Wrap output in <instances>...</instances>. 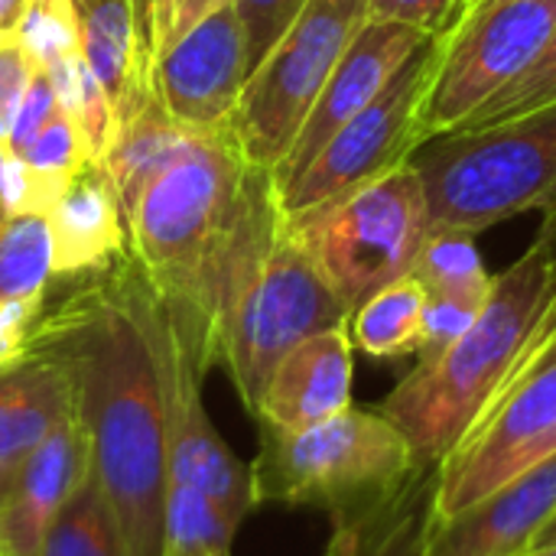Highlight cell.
I'll use <instances>...</instances> for the list:
<instances>
[{
  "mask_svg": "<svg viewBox=\"0 0 556 556\" xmlns=\"http://www.w3.org/2000/svg\"><path fill=\"white\" fill-rule=\"evenodd\" d=\"M349 306L283 222L274 248L228 309L218 365L228 368L241 404L254 414L277 362L303 339L349 326Z\"/></svg>",
  "mask_w": 556,
  "mask_h": 556,
  "instance_id": "obj_7",
  "label": "cell"
},
{
  "mask_svg": "<svg viewBox=\"0 0 556 556\" xmlns=\"http://www.w3.org/2000/svg\"><path fill=\"white\" fill-rule=\"evenodd\" d=\"M414 277L424 283L427 296H450L482 306L492 290V274L476 248V235L466 231H430Z\"/></svg>",
  "mask_w": 556,
  "mask_h": 556,
  "instance_id": "obj_27",
  "label": "cell"
},
{
  "mask_svg": "<svg viewBox=\"0 0 556 556\" xmlns=\"http://www.w3.org/2000/svg\"><path fill=\"white\" fill-rule=\"evenodd\" d=\"M36 556H127L114 508L94 476L65 502Z\"/></svg>",
  "mask_w": 556,
  "mask_h": 556,
  "instance_id": "obj_26",
  "label": "cell"
},
{
  "mask_svg": "<svg viewBox=\"0 0 556 556\" xmlns=\"http://www.w3.org/2000/svg\"><path fill=\"white\" fill-rule=\"evenodd\" d=\"M46 72L55 81L62 108L72 114L75 127L81 130L88 156L94 163H101L108 147L117 137V114H114V104H111L108 91L101 88L94 72L85 65L81 52L65 59V62H59V65H52V68H46Z\"/></svg>",
  "mask_w": 556,
  "mask_h": 556,
  "instance_id": "obj_28",
  "label": "cell"
},
{
  "mask_svg": "<svg viewBox=\"0 0 556 556\" xmlns=\"http://www.w3.org/2000/svg\"><path fill=\"white\" fill-rule=\"evenodd\" d=\"M525 556H556V525Z\"/></svg>",
  "mask_w": 556,
  "mask_h": 556,
  "instance_id": "obj_42",
  "label": "cell"
},
{
  "mask_svg": "<svg viewBox=\"0 0 556 556\" xmlns=\"http://www.w3.org/2000/svg\"><path fill=\"white\" fill-rule=\"evenodd\" d=\"M339 300L355 313L381 287L410 277L430 238V212L407 163L336 202L287 218Z\"/></svg>",
  "mask_w": 556,
  "mask_h": 556,
  "instance_id": "obj_6",
  "label": "cell"
},
{
  "mask_svg": "<svg viewBox=\"0 0 556 556\" xmlns=\"http://www.w3.org/2000/svg\"><path fill=\"white\" fill-rule=\"evenodd\" d=\"M78 26V52L108 91L117 127L150 98V81L140 59L130 0H72Z\"/></svg>",
  "mask_w": 556,
  "mask_h": 556,
  "instance_id": "obj_21",
  "label": "cell"
},
{
  "mask_svg": "<svg viewBox=\"0 0 556 556\" xmlns=\"http://www.w3.org/2000/svg\"><path fill=\"white\" fill-rule=\"evenodd\" d=\"M55 280L52 235L42 212H0V303L39 300Z\"/></svg>",
  "mask_w": 556,
  "mask_h": 556,
  "instance_id": "obj_25",
  "label": "cell"
},
{
  "mask_svg": "<svg viewBox=\"0 0 556 556\" xmlns=\"http://www.w3.org/2000/svg\"><path fill=\"white\" fill-rule=\"evenodd\" d=\"M244 81V29L235 3L212 10L169 42L150 75L166 111L192 130L231 124Z\"/></svg>",
  "mask_w": 556,
  "mask_h": 556,
  "instance_id": "obj_12",
  "label": "cell"
},
{
  "mask_svg": "<svg viewBox=\"0 0 556 556\" xmlns=\"http://www.w3.org/2000/svg\"><path fill=\"white\" fill-rule=\"evenodd\" d=\"M55 280L104 270L130 251L127 218L108 169L88 160L46 208ZM52 280V283H55Z\"/></svg>",
  "mask_w": 556,
  "mask_h": 556,
  "instance_id": "obj_19",
  "label": "cell"
},
{
  "mask_svg": "<svg viewBox=\"0 0 556 556\" xmlns=\"http://www.w3.org/2000/svg\"><path fill=\"white\" fill-rule=\"evenodd\" d=\"M466 10L469 0H371V16L414 26L427 39H446Z\"/></svg>",
  "mask_w": 556,
  "mask_h": 556,
  "instance_id": "obj_33",
  "label": "cell"
},
{
  "mask_svg": "<svg viewBox=\"0 0 556 556\" xmlns=\"http://www.w3.org/2000/svg\"><path fill=\"white\" fill-rule=\"evenodd\" d=\"M134 7V26H137V42H140V59L147 81L153 75V65L163 52V39L169 29V7L173 0H130Z\"/></svg>",
  "mask_w": 556,
  "mask_h": 556,
  "instance_id": "obj_36",
  "label": "cell"
},
{
  "mask_svg": "<svg viewBox=\"0 0 556 556\" xmlns=\"http://www.w3.org/2000/svg\"><path fill=\"white\" fill-rule=\"evenodd\" d=\"M556 339V261L534 241L492 290L476 323L394 384L378 410L404 433L417 463L440 466Z\"/></svg>",
  "mask_w": 556,
  "mask_h": 556,
  "instance_id": "obj_2",
  "label": "cell"
},
{
  "mask_svg": "<svg viewBox=\"0 0 556 556\" xmlns=\"http://www.w3.org/2000/svg\"><path fill=\"white\" fill-rule=\"evenodd\" d=\"M68 417H75V394L55 355L26 342L0 362V495Z\"/></svg>",
  "mask_w": 556,
  "mask_h": 556,
  "instance_id": "obj_18",
  "label": "cell"
},
{
  "mask_svg": "<svg viewBox=\"0 0 556 556\" xmlns=\"http://www.w3.org/2000/svg\"><path fill=\"white\" fill-rule=\"evenodd\" d=\"M371 16V0H306L267 59L244 81L231 130L251 166L274 169L339 59Z\"/></svg>",
  "mask_w": 556,
  "mask_h": 556,
  "instance_id": "obj_8",
  "label": "cell"
},
{
  "mask_svg": "<svg viewBox=\"0 0 556 556\" xmlns=\"http://www.w3.org/2000/svg\"><path fill=\"white\" fill-rule=\"evenodd\" d=\"M551 456H556V339L437 466L433 521L476 505Z\"/></svg>",
  "mask_w": 556,
  "mask_h": 556,
  "instance_id": "obj_11",
  "label": "cell"
},
{
  "mask_svg": "<svg viewBox=\"0 0 556 556\" xmlns=\"http://www.w3.org/2000/svg\"><path fill=\"white\" fill-rule=\"evenodd\" d=\"M556 0H482L466 10L446 39L424 108L427 140L466 124L485 101L515 81L544 49Z\"/></svg>",
  "mask_w": 556,
  "mask_h": 556,
  "instance_id": "obj_10",
  "label": "cell"
},
{
  "mask_svg": "<svg viewBox=\"0 0 556 556\" xmlns=\"http://www.w3.org/2000/svg\"><path fill=\"white\" fill-rule=\"evenodd\" d=\"M91 476V450L68 417L10 479L0 495V556H36L65 502Z\"/></svg>",
  "mask_w": 556,
  "mask_h": 556,
  "instance_id": "obj_16",
  "label": "cell"
},
{
  "mask_svg": "<svg viewBox=\"0 0 556 556\" xmlns=\"http://www.w3.org/2000/svg\"><path fill=\"white\" fill-rule=\"evenodd\" d=\"M26 342L72 381L91 476L108 495L127 556L163 554L166 362L176 323L127 251L104 270L55 280Z\"/></svg>",
  "mask_w": 556,
  "mask_h": 556,
  "instance_id": "obj_1",
  "label": "cell"
},
{
  "mask_svg": "<svg viewBox=\"0 0 556 556\" xmlns=\"http://www.w3.org/2000/svg\"><path fill=\"white\" fill-rule=\"evenodd\" d=\"M26 0H0V36H16Z\"/></svg>",
  "mask_w": 556,
  "mask_h": 556,
  "instance_id": "obj_39",
  "label": "cell"
},
{
  "mask_svg": "<svg viewBox=\"0 0 556 556\" xmlns=\"http://www.w3.org/2000/svg\"><path fill=\"white\" fill-rule=\"evenodd\" d=\"M59 108H62V101H59V91H55L52 75L36 65L33 81H29V88H26V94L20 101V111L13 117V127L7 134V153H10V160H20L33 147V140L46 130V124L55 117Z\"/></svg>",
  "mask_w": 556,
  "mask_h": 556,
  "instance_id": "obj_32",
  "label": "cell"
},
{
  "mask_svg": "<svg viewBox=\"0 0 556 556\" xmlns=\"http://www.w3.org/2000/svg\"><path fill=\"white\" fill-rule=\"evenodd\" d=\"M440 46V39H424L391 85L316 153L293 186L277 192L287 218L336 202L410 163L427 140L424 108L437 75Z\"/></svg>",
  "mask_w": 556,
  "mask_h": 556,
  "instance_id": "obj_9",
  "label": "cell"
},
{
  "mask_svg": "<svg viewBox=\"0 0 556 556\" xmlns=\"http://www.w3.org/2000/svg\"><path fill=\"white\" fill-rule=\"evenodd\" d=\"M417 466L381 410L349 407L306 430L261 427L251 472L257 505L319 508L332 518L391 492Z\"/></svg>",
  "mask_w": 556,
  "mask_h": 556,
  "instance_id": "obj_5",
  "label": "cell"
},
{
  "mask_svg": "<svg viewBox=\"0 0 556 556\" xmlns=\"http://www.w3.org/2000/svg\"><path fill=\"white\" fill-rule=\"evenodd\" d=\"M306 0H235L241 29H244V72L248 78L296 20Z\"/></svg>",
  "mask_w": 556,
  "mask_h": 556,
  "instance_id": "obj_31",
  "label": "cell"
},
{
  "mask_svg": "<svg viewBox=\"0 0 556 556\" xmlns=\"http://www.w3.org/2000/svg\"><path fill=\"white\" fill-rule=\"evenodd\" d=\"M241 525L199 485L166 479L163 495V554L228 556Z\"/></svg>",
  "mask_w": 556,
  "mask_h": 556,
  "instance_id": "obj_24",
  "label": "cell"
},
{
  "mask_svg": "<svg viewBox=\"0 0 556 556\" xmlns=\"http://www.w3.org/2000/svg\"><path fill=\"white\" fill-rule=\"evenodd\" d=\"M437 466H417L391 492L332 515L326 556H427L433 528Z\"/></svg>",
  "mask_w": 556,
  "mask_h": 556,
  "instance_id": "obj_20",
  "label": "cell"
},
{
  "mask_svg": "<svg viewBox=\"0 0 556 556\" xmlns=\"http://www.w3.org/2000/svg\"><path fill=\"white\" fill-rule=\"evenodd\" d=\"M424 306L427 290L414 274L381 287L349 316L352 345L381 362L417 355Z\"/></svg>",
  "mask_w": 556,
  "mask_h": 556,
  "instance_id": "obj_23",
  "label": "cell"
},
{
  "mask_svg": "<svg viewBox=\"0 0 556 556\" xmlns=\"http://www.w3.org/2000/svg\"><path fill=\"white\" fill-rule=\"evenodd\" d=\"M160 556H189V554H160Z\"/></svg>",
  "mask_w": 556,
  "mask_h": 556,
  "instance_id": "obj_43",
  "label": "cell"
},
{
  "mask_svg": "<svg viewBox=\"0 0 556 556\" xmlns=\"http://www.w3.org/2000/svg\"><path fill=\"white\" fill-rule=\"evenodd\" d=\"M482 306L466 303V300H450V296H427L424 319H420V342H417V358H430L443 352L450 342H456L479 316Z\"/></svg>",
  "mask_w": 556,
  "mask_h": 556,
  "instance_id": "obj_34",
  "label": "cell"
},
{
  "mask_svg": "<svg viewBox=\"0 0 556 556\" xmlns=\"http://www.w3.org/2000/svg\"><path fill=\"white\" fill-rule=\"evenodd\" d=\"M551 104H556V23L544 49L538 52V59L456 130L492 127V124H502V121H511V117H521V114H531V111L551 108Z\"/></svg>",
  "mask_w": 556,
  "mask_h": 556,
  "instance_id": "obj_29",
  "label": "cell"
},
{
  "mask_svg": "<svg viewBox=\"0 0 556 556\" xmlns=\"http://www.w3.org/2000/svg\"><path fill=\"white\" fill-rule=\"evenodd\" d=\"M189 130L192 127H182L166 111V104L160 101L156 91H150V98L137 108V114L117 127V137L108 147L101 166L108 169V176H111V182L117 189V199H121L127 225H130V218H134L147 186L179 153V147L186 143Z\"/></svg>",
  "mask_w": 556,
  "mask_h": 556,
  "instance_id": "obj_22",
  "label": "cell"
},
{
  "mask_svg": "<svg viewBox=\"0 0 556 556\" xmlns=\"http://www.w3.org/2000/svg\"><path fill=\"white\" fill-rule=\"evenodd\" d=\"M10 173H13V160H10L7 147L0 143V212L7 208V192H10Z\"/></svg>",
  "mask_w": 556,
  "mask_h": 556,
  "instance_id": "obj_40",
  "label": "cell"
},
{
  "mask_svg": "<svg viewBox=\"0 0 556 556\" xmlns=\"http://www.w3.org/2000/svg\"><path fill=\"white\" fill-rule=\"evenodd\" d=\"M248 166L231 124L189 130L179 153L147 186L127 225L130 254L205 375L218 365L215 277Z\"/></svg>",
  "mask_w": 556,
  "mask_h": 556,
  "instance_id": "obj_3",
  "label": "cell"
},
{
  "mask_svg": "<svg viewBox=\"0 0 556 556\" xmlns=\"http://www.w3.org/2000/svg\"><path fill=\"white\" fill-rule=\"evenodd\" d=\"M16 39L39 68H52L78 55V26L72 0H26Z\"/></svg>",
  "mask_w": 556,
  "mask_h": 556,
  "instance_id": "obj_30",
  "label": "cell"
},
{
  "mask_svg": "<svg viewBox=\"0 0 556 556\" xmlns=\"http://www.w3.org/2000/svg\"><path fill=\"white\" fill-rule=\"evenodd\" d=\"M42 303H46V296L0 303V362L13 358L26 345V336H29V329H33Z\"/></svg>",
  "mask_w": 556,
  "mask_h": 556,
  "instance_id": "obj_37",
  "label": "cell"
},
{
  "mask_svg": "<svg viewBox=\"0 0 556 556\" xmlns=\"http://www.w3.org/2000/svg\"><path fill=\"white\" fill-rule=\"evenodd\" d=\"M414 26L394 23V20H378L368 16L345 55L339 59L336 72L323 85L313 111L306 114L293 147L287 156L270 169L277 192L293 186L300 173L316 160V153L358 114L365 111L401 72V65L410 59V52L424 42Z\"/></svg>",
  "mask_w": 556,
  "mask_h": 556,
  "instance_id": "obj_13",
  "label": "cell"
},
{
  "mask_svg": "<svg viewBox=\"0 0 556 556\" xmlns=\"http://www.w3.org/2000/svg\"><path fill=\"white\" fill-rule=\"evenodd\" d=\"M355 345L349 326L303 339L270 371L254 417L274 430H306L352 407Z\"/></svg>",
  "mask_w": 556,
  "mask_h": 556,
  "instance_id": "obj_17",
  "label": "cell"
},
{
  "mask_svg": "<svg viewBox=\"0 0 556 556\" xmlns=\"http://www.w3.org/2000/svg\"><path fill=\"white\" fill-rule=\"evenodd\" d=\"M538 241L547 244V251L554 254L556 261V208H551V212L544 215V225H541V238H538Z\"/></svg>",
  "mask_w": 556,
  "mask_h": 556,
  "instance_id": "obj_41",
  "label": "cell"
},
{
  "mask_svg": "<svg viewBox=\"0 0 556 556\" xmlns=\"http://www.w3.org/2000/svg\"><path fill=\"white\" fill-rule=\"evenodd\" d=\"M205 371L192 362L176 329L166 362V479L208 492L238 525L257 508L251 463L238 459L215 430L202 401Z\"/></svg>",
  "mask_w": 556,
  "mask_h": 556,
  "instance_id": "obj_14",
  "label": "cell"
},
{
  "mask_svg": "<svg viewBox=\"0 0 556 556\" xmlns=\"http://www.w3.org/2000/svg\"><path fill=\"white\" fill-rule=\"evenodd\" d=\"M427 195L430 231L479 235L498 222L556 208V104L479 127L450 130L410 156Z\"/></svg>",
  "mask_w": 556,
  "mask_h": 556,
  "instance_id": "obj_4",
  "label": "cell"
},
{
  "mask_svg": "<svg viewBox=\"0 0 556 556\" xmlns=\"http://www.w3.org/2000/svg\"><path fill=\"white\" fill-rule=\"evenodd\" d=\"M225 3H235V0H173V7H169V29H166L163 49L169 42H176L182 33H189L202 16H208L212 10H218Z\"/></svg>",
  "mask_w": 556,
  "mask_h": 556,
  "instance_id": "obj_38",
  "label": "cell"
},
{
  "mask_svg": "<svg viewBox=\"0 0 556 556\" xmlns=\"http://www.w3.org/2000/svg\"><path fill=\"white\" fill-rule=\"evenodd\" d=\"M36 62L23 49L16 36H0V143L7 147V134L20 111V101L33 81Z\"/></svg>",
  "mask_w": 556,
  "mask_h": 556,
  "instance_id": "obj_35",
  "label": "cell"
},
{
  "mask_svg": "<svg viewBox=\"0 0 556 556\" xmlns=\"http://www.w3.org/2000/svg\"><path fill=\"white\" fill-rule=\"evenodd\" d=\"M556 525V456L433 521L427 556H525Z\"/></svg>",
  "mask_w": 556,
  "mask_h": 556,
  "instance_id": "obj_15",
  "label": "cell"
},
{
  "mask_svg": "<svg viewBox=\"0 0 556 556\" xmlns=\"http://www.w3.org/2000/svg\"><path fill=\"white\" fill-rule=\"evenodd\" d=\"M472 3H482V0H469V7H472Z\"/></svg>",
  "mask_w": 556,
  "mask_h": 556,
  "instance_id": "obj_44",
  "label": "cell"
}]
</instances>
